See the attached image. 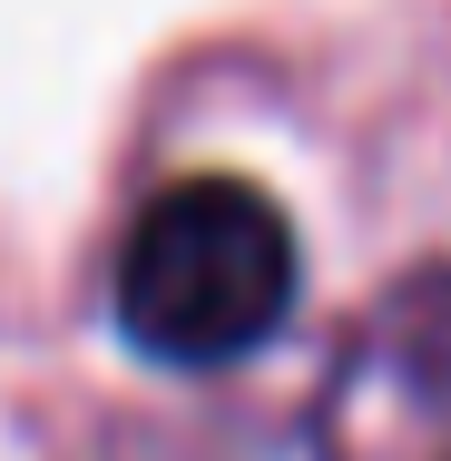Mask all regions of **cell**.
I'll use <instances>...</instances> for the list:
<instances>
[{"instance_id":"6da1fadb","label":"cell","mask_w":451,"mask_h":461,"mask_svg":"<svg viewBox=\"0 0 451 461\" xmlns=\"http://www.w3.org/2000/svg\"><path fill=\"white\" fill-rule=\"evenodd\" d=\"M294 226L266 186L246 177H177L158 186L128 236H118V276L108 314L148 364L216 373L266 354L294 314Z\"/></svg>"},{"instance_id":"7a4b0ae2","label":"cell","mask_w":451,"mask_h":461,"mask_svg":"<svg viewBox=\"0 0 451 461\" xmlns=\"http://www.w3.org/2000/svg\"><path fill=\"white\" fill-rule=\"evenodd\" d=\"M402 364L422 393H451V276L412 285V324H402Z\"/></svg>"}]
</instances>
